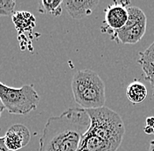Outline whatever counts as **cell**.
I'll return each mask as SVG.
<instances>
[{
    "mask_svg": "<svg viewBox=\"0 0 154 151\" xmlns=\"http://www.w3.org/2000/svg\"><path fill=\"white\" fill-rule=\"evenodd\" d=\"M90 122L86 109L78 107L50 117L39 139L38 151H77Z\"/></svg>",
    "mask_w": 154,
    "mask_h": 151,
    "instance_id": "6da1fadb",
    "label": "cell"
},
{
    "mask_svg": "<svg viewBox=\"0 0 154 151\" xmlns=\"http://www.w3.org/2000/svg\"><path fill=\"white\" fill-rule=\"evenodd\" d=\"M86 110L90 118V127L77 151L117 150L125 133L120 114L107 107Z\"/></svg>",
    "mask_w": 154,
    "mask_h": 151,
    "instance_id": "7a4b0ae2",
    "label": "cell"
},
{
    "mask_svg": "<svg viewBox=\"0 0 154 151\" xmlns=\"http://www.w3.org/2000/svg\"><path fill=\"white\" fill-rule=\"evenodd\" d=\"M71 88L75 101L84 109L104 107L106 87L98 74L90 69L79 70L74 74Z\"/></svg>",
    "mask_w": 154,
    "mask_h": 151,
    "instance_id": "3957f363",
    "label": "cell"
},
{
    "mask_svg": "<svg viewBox=\"0 0 154 151\" xmlns=\"http://www.w3.org/2000/svg\"><path fill=\"white\" fill-rule=\"evenodd\" d=\"M0 100L9 113L27 114L37 108L39 95L32 84L16 88L0 81Z\"/></svg>",
    "mask_w": 154,
    "mask_h": 151,
    "instance_id": "277c9868",
    "label": "cell"
},
{
    "mask_svg": "<svg viewBox=\"0 0 154 151\" xmlns=\"http://www.w3.org/2000/svg\"><path fill=\"white\" fill-rule=\"evenodd\" d=\"M129 18L125 26L112 32L111 38L122 44L134 45L139 42L146 32L147 19L144 12L137 6H129Z\"/></svg>",
    "mask_w": 154,
    "mask_h": 151,
    "instance_id": "5b68a950",
    "label": "cell"
},
{
    "mask_svg": "<svg viewBox=\"0 0 154 151\" xmlns=\"http://www.w3.org/2000/svg\"><path fill=\"white\" fill-rule=\"evenodd\" d=\"M128 7L125 6L122 2H115L105 10V23L107 32L111 34L116 31L122 29L127 23L129 14Z\"/></svg>",
    "mask_w": 154,
    "mask_h": 151,
    "instance_id": "8992f818",
    "label": "cell"
},
{
    "mask_svg": "<svg viewBox=\"0 0 154 151\" xmlns=\"http://www.w3.org/2000/svg\"><path fill=\"white\" fill-rule=\"evenodd\" d=\"M9 151H17L26 147L31 140V133L23 124H14L6 131L4 136Z\"/></svg>",
    "mask_w": 154,
    "mask_h": 151,
    "instance_id": "52a82bcc",
    "label": "cell"
},
{
    "mask_svg": "<svg viewBox=\"0 0 154 151\" xmlns=\"http://www.w3.org/2000/svg\"><path fill=\"white\" fill-rule=\"evenodd\" d=\"M98 0H64L62 6L74 19H82L91 15L99 5Z\"/></svg>",
    "mask_w": 154,
    "mask_h": 151,
    "instance_id": "ba28073f",
    "label": "cell"
},
{
    "mask_svg": "<svg viewBox=\"0 0 154 151\" xmlns=\"http://www.w3.org/2000/svg\"><path fill=\"white\" fill-rule=\"evenodd\" d=\"M12 22L19 36L24 32H32L35 27V18L28 11H17L12 16Z\"/></svg>",
    "mask_w": 154,
    "mask_h": 151,
    "instance_id": "9c48e42d",
    "label": "cell"
},
{
    "mask_svg": "<svg viewBox=\"0 0 154 151\" xmlns=\"http://www.w3.org/2000/svg\"><path fill=\"white\" fill-rule=\"evenodd\" d=\"M148 91L146 86L138 81L130 83L126 88V97L133 104L141 103L147 97Z\"/></svg>",
    "mask_w": 154,
    "mask_h": 151,
    "instance_id": "30bf717a",
    "label": "cell"
},
{
    "mask_svg": "<svg viewBox=\"0 0 154 151\" xmlns=\"http://www.w3.org/2000/svg\"><path fill=\"white\" fill-rule=\"evenodd\" d=\"M62 0H42L38 11L41 13H48L54 17H59L62 13Z\"/></svg>",
    "mask_w": 154,
    "mask_h": 151,
    "instance_id": "8fae6325",
    "label": "cell"
},
{
    "mask_svg": "<svg viewBox=\"0 0 154 151\" xmlns=\"http://www.w3.org/2000/svg\"><path fill=\"white\" fill-rule=\"evenodd\" d=\"M139 58L137 59V63L141 65H150L154 66V42L146 48L144 52H140L138 53Z\"/></svg>",
    "mask_w": 154,
    "mask_h": 151,
    "instance_id": "7c38bea8",
    "label": "cell"
},
{
    "mask_svg": "<svg viewBox=\"0 0 154 151\" xmlns=\"http://www.w3.org/2000/svg\"><path fill=\"white\" fill-rule=\"evenodd\" d=\"M16 2L13 0H0V16H13Z\"/></svg>",
    "mask_w": 154,
    "mask_h": 151,
    "instance_id": "4fadbf2b",
    "label": "cell"
},
{
    "mask_svg": "<svg viewBox=\"0 0 154 151\" xmlns=\"http://www.w3.org/2000/svg\"><path fill=\"white\" fill-rule=\"evenodd\" d=\"M141 67L144 73V80L149 81L152 90V96L154 97V66L141 65Z\"/></svg>",
    "mask_w": 154,
    "mask_h": 151,
    "instance_id": "5bb4252c",
    "label": "cell"
},
{
    "mask_svg": "<svg viewBox=\"0 0 154 151\" xmlns=\"http://www.w3.org/2000/svg\"><path fill=\"white\" fill-rule=\"evenodd\" d=\"M0 151H9V149H7V147L5 145L4 137H0Z\"/></svg>",
    "mask_w": 154,
    "mask_h": 151,
    "instance_id": "9a60e30c",
    "label": "cell"
},
{
    "mask_svg": "<svg viewBox=\"0 0 154 151\" xmlns=\"http://www.w3.org/2000/svg\"><path fill=\"white\" fill-rule=\"evenodd\" d=\"M145 122H146V126H149V127L154 128V116L147 117L146 120H145Z\"/></svg>",
    "mask_w": 154,
    "mask_h": 151,
    "instance_id": "2e32d148",
    "label": "cell"
},
{
    "mask_svg": "<svg viewBox=\"0 0 154 151\" xmlns=\"http://www.w3.org/2000/svg\"><path fill=\"white\" fill-rule=\"evenodd\" d=\"M144 131L145 134H154V128L149 127V126H145V128H144Z\"/></svg>",
    "mask_w": 154,
    "mask_h": 151,
    "instance_id": "e0dca14e",
    "label": "cell"
},
{
    "mask_svg": "<svg viewBox=\"0 0 154 151\" xmlns=\"http://www.w3.org/2000/svg\"><path fill=\"white\" fill-rule=\"evenodd\" d=\"M149 151H154V139L152 141L150 142V145H149Z\"/></svg>",
    "mask_w": 154,
    "mask_h": 151,
    "instance_id": "ac0fdd59",
    "label": "cell"
},
{
    "mask_svg": "<svg viewBox=\"0 0 154 151\" xmlns=\"http://www.w3.org/2000/svg\"><path fill=\"white\" fill-rule=\"evenodd\" d=\"M5 109V107L4 104H3V102H2V101H1V100H0V117H1L2 112H3Z\"/></svg>",
    "mask_w": 154,
    "mask_h": 151,
    "instance_id": "d6986e66",
    "label": "cell"
}]
</instances>
